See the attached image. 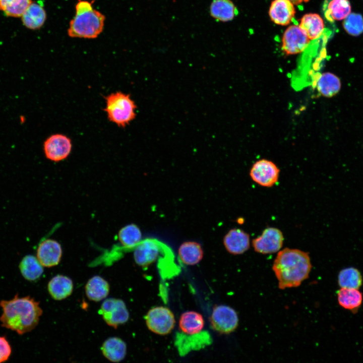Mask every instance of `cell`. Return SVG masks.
<instances>
[{
	"label": "cell",
	"mask_w": 363,
	"mask_h": 363,
	"mask_svg": "<svg viewBox=\"0 0 363 363\" xmlns=\"http://www.w3.org/2000/svg\"><path fill=\"white\" fill-rule=\"evenodd\" d=\"M105 323L114 328L126 323L129 313L125 302L119 298L105 299L98 311Z\"/></svg>",
	"instance_id": "obj_8"
},
{
	"label": "cell",
	"mask_w": 363,
	"mask_h": 363,
	"mask_svg": "<svg viewBox=\"0 0 363 363\" xmlns=\"http://www.w3.org/2000/svg\"><path fill=\"white\" fill-rule=\"evenodd\" d=\"M204 327L202 316L194 311H187L182 314L179 320V328L186 335H195L201 333Z\"/></svg>",
	"instance_id": "obj_23"
},
{
	"label": "cell",
	"mask_w": 363,
	"mask_h": 363,
	"mask_svg": "<svg viewBox=\"0 0 363 363\" xmlns=\"http://www.w3.org/2000/svg\"><path fill=\"white\" fill-rule=\"evenodd\" d=\"M284 236L282 231L276 227H268L262 234L252 240L254 250L261 254H272L279 251L282 246Z\"/></svg>",
	"instance_id": "obj_12"
},
{
	"label": "cell",
	"mask_w": 363,
	"mask_h": 363,
	"mask_svg": "<svg viewBox=\"0 0 363 363\" xmlns=\"http://www.w3.org/2000/svg\"><path fill=\"white\" fill-rule=\"evenodd\" d=\"M178 257L180 261L187 265H194L199 263L203 257L201 245L196 241H186L178 248Z\"/></svg>",
	"instance_id": "obj_26"
},
{
	"label": "cell",
	"mask_w": 363,
	"mask_h": 363,
	"mask_svg": "<svg viewBox=\"0 0 363 363\" xmlns=\"http://www.w3.org/2000/svg\"><path fill=\"white\" fill-rule=\"evenodd\" d=\"M280 170L272 161L262 159L257 161L252 166L250 175L258 185L271 187L278 181Z\"/></svg>",
	"instance_id": "obj_10"
},
{
	"label": "cell",
	"mask_w": 363,
	"mask_h": 363,
	"mask_svg": "<svg viewBox=\"0 0 363 363\" xmlns=\"http://www.w3.org/2000/svg\"><path fill=\"white\" fill-rule=\"evenodd\" d=\"M43 149L45 157L50 161L59 162L66 159L72 150L71 139L67 135L53 134L44 141Z\"/></svg>",
	"instance_id": "obj_7"
},
{
	"label": "cell",
	"mask_w": 363,
	"mask_h": 363,
	"mask_svg": "<svg viewBox=\"0 0 363 363\" xmlns=\"http://www.w3.org/2000/svg\"><path fill=\"white\" fill-rule=\"evenodd\" d=\"M32 0H0V11L8 17H21Z\"/></svg>",
	"instance_id": "obj_31"
},
{
	"label": "cell",
	"mask_w": 363,
	"mask_h": 363,
	"mask_svg": "<svg viewBox=\"0 0 363 363\" xmlns=\"http://www.w3.org/2000/svg\"><path fill=\"white\" fill-rule=\"evenodd\" d=\"M316 87L319 93L325 97H332L339 93L341 82L336 75L325 72L320 74L316 81Z\"/></svg>",
	"instance_id": "obj_22"
},
{
	"label": "cell",
	"mask_w": 363,
	"mask_h": 363,
	"mask_svg": "<svg viewBox=\"0 0 363 363\" xmlns=\"http://www.w3.org/2000/svg\"><path fill=\"white\" fill-rule=\"evenodd\" d=\"M326 19L330 22L345 19L351 13L348 0H331L324 6Z\"/></svg>",
	"instance_id": "obj_24"
},
{
	"label": "cell",
	"mask_w": 363,
	"mask_h": 363,
	"mask_svg": "<svg viewBox=\"0 0 363 363\" xmlns=\"http://www.w3.org/2000/svg\"><path fill=\"white\" fill-rule=\"evenodd\" d=\"M101 350L106 359L111 362H117L125 358L127 354V345L122 339L113 337L103 342Z\"/></svg>",
	"instance_id": "obj_20"
},
{
	"label": "cell",
	"mask_w": 363,
	"mask_h": 363,
	"mask_svg": "<svg viewBox=\"0 0 363 363\" xmlns=\"http://www.w3.org/2000/svg\"><path fill=\"white\" fill-rule=\"evenodd\" d=\"M12 352L11 345L5 336H0V362L7 360Z\"/></svg>",
	"instance_id": "obj_33"
},
{
	"label": "cell",
	"mask_w": 363,
	"mask_h": 363,
	"mask_svg": "<svg viewBox=\"0 0 363 363\" xmlns=\"http://www.w3.org/2000/svg\"><path fill=\"white\" fill-rule=\"evenodd\" d=\"M337 299L342 308L355 313L362 303V295L357 289L341 288L337 292Z\"/></svg>",
	"instance_id": "obj_28"
},
{
	"label": "cell",
	"mask_w": 363,
	"mask_h": 363,
	"mask_svg": "<svg viewBox=\"0 0 363 363\" xmlns=\"http://www.w3.org/2000/svg\"><path fill=\"white\" fill-rule=\"evenodd\" d=\"M108 282L101 276L95 275L88 280L85 286L88 298L95 302L105 298L109 293Z\"/></svg>",
	"instance_id": "obj_21"
},
{
	"label": "cell",
	"mask_w": 363,
	"mask_h": 363,
	"mask_svg": "<svg viewBox=\"0 0 363 363\" xmlns=\"http://www.w3.org/2000/svg\"><path fill=\"white\" fill-rule=\"evenodd\" d=\"M43 267L37 257L32 255L23 257L19 264L22 275L30 281H36L41 276L43 273Z\"/></svg>",
	"instance_id": "obj_27"
},
{
	"label": "cell",
	"mask_w": 363,
	"mask_h": 363,
	"mask_svg": "<svg viewBox=\"0 0 363 363\" xmlns=\"http://www.w3.org/2000/svg\"><path fill=\"white\" fill-rule=\"evenodd\" d=\"M23 25L31 30L40 28L46 19V13L39 4L32 2L21 17Z\"/></svg>",
	"instance_id": "obj_19"
},
{
	"label": "cell",
	"mask_w": 363,
	"mask_h": 363,
	"mask_svg": "<svg viewBox=\"0 0 363 363\" xmlns=\"http://www.w3.org/2000/svg\"><path fill=\"white\" fill-rule=\"evenodd\" d=\"M104 109L108 120L120 128H125L134 120L137 105L129 94L120 91L105 97Z\"/></svg>",
	"instance_id": "obj_4"
},
{
	"label": "cell",
	"mask_w": 363,
	"mask_h": 363,
	"mask_svg": "<svg viewBox=\"0 0 363 363\" xmlns=\"http://www.w3.org/2000/svg\"><path fill=\"white\" fill-rule=\"evenodd\" d=\"M250 235L239 228L228 231L223 238V244L226 250L233 255L243 254L250 248Z\"/></svg>",
	"instance_id": "obj_15"
},
{
	"label": "cell",
	"mask_w": 363,
	"mask_h": 363,
	"mask_svg": "<svg viewBox=\"0 0 363 363\" xmlns=\"http://www.w3.org/2000/svg\"><path fill=\"white\" fill-rule=\"evenodd\" d=\"M92 3L93 2L78 0L75 7L76 14L70 22L68 30L69 36L93 39L102 32L105 16L93 9Z\"/></svg>",
	"instance_id": "obj_3"
},
{
	"label": "cell",
	"mask_w": 363,
	"mask_h": 363,
	"mask_svg": "<svg viewBox=\"0 0 363 363\" xmlns=\"http://www.w3.org/2000/svg\"><path fill=\"white\" fill-rule=\"evenodd\" d=\"M343 22L345 31L352 36H358L363 32V18L359 14L350 13Z\"/></svg>",
	"instance_id": "obj_32"
},
{
	"label": "cell",
	"mask_w": 363,
	"mask_h": 363,
	"mask_svg": "<svg viewBox=\"0 0 363 363\" xmlns=\"http://www.w3.org/2000/svg\"><path fill=\"white\" fill-rule=\"evenodd\" d=\"M311 268L308 253L289 248L279 252L272 266L281 289L299 286L309 277Z\"/></svg>",
	"instance_id": "obj_2"
},
{
	"label": "cell",
	"mask_w": 363,
	"mask_h": 363,
	"mask_svg": "<svg viewBox=\"0 0 363 363\" xmlns=\"http://www.w3.org/2000/svg\"><path fill=\"white\" fill-rule=\"evenodd\" d=\"M210 324L215 331L224 334L233 332L238 324L236 312L232 308L225 305L215 307L210 317Z\"/></svg>",
	"instance_id": "obj_9"
},
{
	"label": "cell",
	"mask_w": 363,
	"mask_h": 363,
	"mask_svg": "<svg viewBox=\"0 0 363 363\" xmlns=\"http://www.w3.org/2000/svg\"><path fill=\"white\" fill-rule=\"evenodd\" d=\"M294 5H298L302 3L308 2L309 0H289Z\"/></svg>",
	"instance_id": "obj_34"
},
{
	"label": "cell",
	"mask_w": 363,
	"mask_h": 363,
	"mask_svg": "<svg viewBox=\"0 0 363 363\" xmlns=\"http://www.w3.org/2000/svg\"><path fill=\"white\" fill-rule=\"evenodd\" d=\"M74 288L72 280L63 275H57L48 283L47 289L51 297L61 300L68 297L72 294Z\"/></svg>",
	"instance_id": "obj_16"
},
{
	"label": "cell",
	"mask_w": 363,
	"mask_h": 363,
	"mask_svg": "<svg viewBox=\"0 0 363 363\" xmlns=\"http://www.w3.org/2000/svg\"><path fill=\"white\" fill-rule=\"evenodd\" d=\"M209 12L216 21L226 22L233 20L237 15L238 11L231 0H212Z\"/></svg>",
	"instance_id": "obj_18"
},
{
	"label": "cell",
	"mask_w": 363,
	"mask_h": 363,
	"mask_svg": "<svg viewBox=\"0 0 363 363\" xmlns=\"http://www.w3.org/2000/svg\"><path fill=\"white\" fill-rule=\"evenodd\" d=\"M0 306L1 325L19 335L34 329L42 314L39 302L29 296L20 297L17 294L12 299L1 300Z\"/></svg>",
	"instance_id": "obj_1"
},
{
	"label": "cell",
	"mask_w": 363,
	"mask_h": 363,
	"mask_svg": "<svg viewBox=\"0 0 363 363\" xmlns=\"http://www.w3.org/2000/svg\"><path fill=\"white\" fill-rule=\"evenodd\" d=\"M338 280L341 288L358 289L362 283L360 272L353 267L346 268L340 271Z\"/></svg>",
	"instance_id": "obj_30"
},
{
	"label": "cell",
	"mask_w": 363,
	"mask_h": 363,
	"mask_svg": "<svg viewBox=\"0 0 363 363\" xmlns=\"http://www.w3.org/2000/svg\"><path fill=\"white\" fill-rule=\"evenodd\" d=\"M118 239L127 249H134L142 240V233L139 227L133 223L126 225L118 231Z\"/></svg>",
	"instance_id": "obj_29"
},
{
	"label": "cell",
	"mask_w": 363,
	"mask_h": 363,
	"mask_svg": "<svg viewBox=\"0 0 363 363\" xmlns=\"http://www.w3.org/2000/svg\"><path fill=\"white\" fill-rule=\"evenodd\" d=\"M173 254L165 244L155 238L142 240L134 249V258L140 266L146 267L161 255Z\"/></svg>",
	"instance_id": "obj_5"
},
{
	"label": "cell",
	"mask_w": 363,
	"mask_h": 363,
	"mask_svg": "<svg viewBox=\"0 0 363 363\" xmlns=\"http://www.w3.org/2000/svg\"><path fill=\"white\" fill-rule=\"evenodd\" d=\"M145 319L148 329L159 335L169 334L175 324L172 312L168 308L162 306L151 309L147 313Z\"/></svg>",
	"instance_id": "obj_6"
},
{
	"label": "cell",
	"mask_w": 363,
	"mask_h": 363,
	"mask_svg": "<svg viewBox=\"0 0 363 363\" xmlns=\"http://www.w3.org/2000/svg\"><path fill=\"white\" fill-rule=\"evenodd\" d=\"M63 254L60 244L56 240L48 238L42 241L38 245L36 257L41 264L50 268L57 265Z\"/></svg>",
	"instance_id": "obj_13"
},
{
	"label": "cell",
	"mask_w": 363,
	"mask_h": 363,
	"mask_svg": "<svg viewBox=\"0 0 363 363\" xmlns=\"http://www.w3.org/2000/svg\"><path fill=\"white\" fill-rule=\"evenodd\" d=\"M202 340H210L209 335L206 332L195 335H186L183 333L176 335L175 343L182 355L187 353L192 349H200L204 345L209 344Z\"/></svg>",
	"instance_id": "obj_17"
},
{
	"label": "cell",
	"mask_w": 363,
	"mask_h": 363,
	"mask_svg": "<svg viewBox=\"0 0 363 363\" xmlns=\"http://www.w3.org/2000/svg\"><path fill=\"white\" fill-rule=\"evenodd\" d=\"M295 14L294 4L289 0H274L269 11L271 20L276 24L282 26L289 24Z\"/></svg>",
	"instance_id": "obj_14"
},
{
	"label": "cell",
	"mask_w": 363,
	"mask_h": 363,
	"mask_svg": "<svg viewBox=\"0 0 363 363\" xmlns=\"http://www.w3.org/2000/svg\"><path fill=\"white\" fill-rule=\"evenodd\" d=\"M310 39L299 25L289 26L282 38V49L286 55L299 53L307 48Z\"/></svg>",
	"instance_id": "obj_11"
},
{
	"label": "cell",
	"mask_w": 363,
	"mask_h": 363,
	"mask_svg": "<svg viewBox=\"0 0 363 363\" xmlns=\"http://www.w3.org/2000/svg\"><path fill=\"white\" fill-rule=\"evenodd\" d=\"M299 26L310 40L319 38L324 29V23L322 18L316 13L304 15L300 20Z\"/></svg>",
	"instance_id": "obj_25"
}]
</instances>
